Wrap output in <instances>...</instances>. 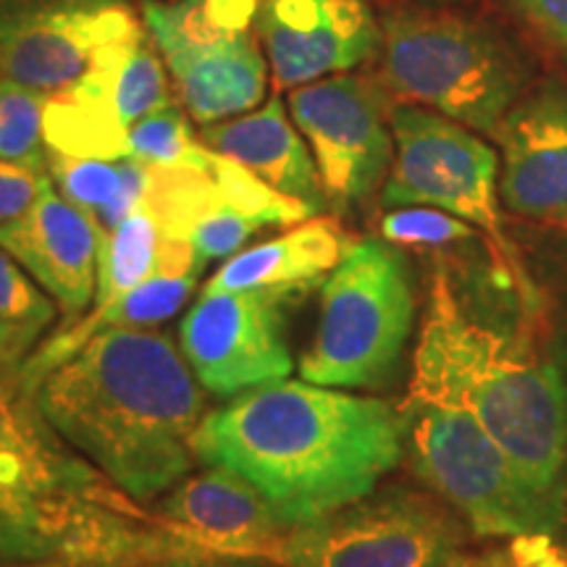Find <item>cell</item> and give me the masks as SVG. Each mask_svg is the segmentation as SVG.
Wrapping results in <instances>:
<instances>
[{
	"instance_id": "18",
	"label": "cell",
	"mask_w": 567,
	"mask_h": 567,
	"mask_svg": "<svg viewBox=\"0 0 567 567\" xmlns=\"http://www.w3.org/2000/svg\"><path fill=\"white\" fill-rule=\"evenodd\" d=\"M200 140L210 151L229 155L284 197L326 208V195L313 153L300 130L287 118L281 97H268L258 111L203 126Z\"/></svg>"
},
{
	"instance_id": "11",
	"label": "cell",
	"mask_w": 567,
	"mask_h": 567,
	"mask_svg": "<svg viewBox=\"0 0 567 567\" xmlns=\"http://www.w3.org/2000/svg\"><path fill=\"white\" fill-rule=\"evenodd\" d=\"M292 295L245 289L203 292L182 318V352L197 381L218 396L281 381L295 360L287 342V302Z\"/></svg>"
},
{
	"instance_id": "16",
	"label": "cell",
	"mask_w": 567,
	"mask_h": 567,
	"mask_svg": "<svg viewBox=\"0 0 567 567\" xmlns=\"http://www.w3.org/2000/svg\"><path fill=\"white\" fill-rule=\"evenodd\" d=\"M103 231L53 184L24 216L0 226V247L53 297L71 321L90 310L97 284Z\"/></svg>"
},
{
	"instance_id": "5",
	"label": "cell",
	"mask_w": 567,
	"mask_h": 567,
	"mask_svg": "<svg viewBox=\"0 0 567 567\" xmlns=\"http://www.w3.org/2000/svg\"><path fill=\"white\" fill-rule=\"evenodd\" d=\"M381 76L400 101L494 137L520 101L528 71L484 24L446 13L394 11L381 21Z\"/></svg>"
},
{
	"instance_id": "14",
	"label": "cell",
	"mask_w": 567,
	"mask_h": 567,
	"mask_svg": "<svg viewBox=\"0 0 567 567\" xmlns=\"http://www.w3.org/2000/svg\"><path fill=\"white\" fill-rule=\"evenodd\" d=\"M155 513L176 534L221 563L268 559L281 565L284 542L292 530L250 481L218 465L182 478Z\"/></svg>"
},
{
	"instance_id": "19",
	"label": "cell",
	"mask_w": 567,
	"mask_h": 567,
	"mask_svg": "<svg viewBox=\"0 0 567 567\" xmlns=\"http://www.w3.org/2000/svg\"><path fill=\"white\" fill-rule=\"evenodd\" d=\"M182 109L208 126L258 109L268 90V63L252 30L216 45L163 55Z\"/></svg>"
},
{
	"instance_id": "35",
	"label": "cell",
	"mask_w": 567,
	"mask_h": 567,
	"mask_svg": "<svg viewBox=\"0 0 567 567\" xmlns=\"http://www.w3.org/2000/svg\"><path fill=\"white\" fill-rule=\"evenodd\" d=\"M547 567H567V557L563 555V557H559V559H555V563H551V565H547Z\"/></svg>"
},
{
	"instance_id": "1",
	"label": "cell",
	"mask_w": 567,
	"mask_h": 567,
	"mask_svg": "<svg viewBox=\"0 0 567 567\" xmlns=\"http://www.w3.org/2000/svg\"><path fill=\"white\" fill-rule=\"evenodd\" d=\"M193 446L295 528L375 492L405 457V417L379 396L281 379L205 413Z\"/></svg>"
},
{
	"instance_id": "26",
	"label": "cell",
	"mask_w": 567,
	"mask_h": 567,
	"mask_svg": "<svg viewBox=\"0 0 567 567\" xmlns=\"http://www.w3.org/2000/svg\"><path fill=\"white\" fill-rule=\"evenodd\" d=\"M130 147L132 158L153 163V166L203 168L210 155V147L195 137L189 118L174 103L132 124Z\"/></svg>"
},
{
	"instance_id": "24",
	"label": "cell",
	"mask_w": 567,
	"mask_h": 567,
	"mask_svg": "<svg viewBox=\"0 0 567 567\" xmlns=\"http://www.w3.org/2000/svg\"><path fill=\"white\" fill-rule=\"evenodd\" d=\"M53 318V297L0 247V326L9 337V365L19 368Z\"/></svg>"
},
{
	"instance_id": "13",
	"label": "cell",
	"mask_w": 567,
	"mask_h": 567,
	"mask_svg": "<svg viewBox=\"0 0 567 567\" xmlns=\"http://www.w3.org/2000/svg\"><path fill=\"white\" fill-rule=\"evenodd\" d=\"M255 27L276 90L347 74L381 51L368 0H260Z\"/></svg>"
},
{
	"instance_id": "22",
	"label": "cell",
	"mask_w": 567,
	"mask_h": 567,
	"mask_svg": "<svg viewBox=\"0 0 567 567\" xmlns=\"http://www.w3.org/2000/svg\"><path fill=\"white\" fill-rule=\"evenodd\" d=\"M130 130L116 111L97 101L80 82L48 95L42 116L48 153L95 161L132 158Z\"/></svg>"
},
{
	"instance_id": "6",
	"label": "cell",
	"mask_w": 567,
	"mask_h": 567,
	"mask_svg": "<svg viewBox=\"0 0 567 567\" xmlns=\"http://www.w3.org/2000/svg\"><path fill=\"white\" fill-rule=\"evenodd\" d=\"M400 408L415 476L463 517L473 536L509 542L559 534L567 505L538 492L465 410L408 396Z\"/></svg>"
},
{
	"instance_id": "20",
	"label": "cell",
	"mask_w": 567,
	"mask_h": 567,
	"mask_svg": "<svg viewBox=\"0 0 567 567\" xmlns=\"http://www.w3.org/2000/svg\"><path fill=\"white\" fill-rule=\"evenodd\" d=\"M195 284L197 274L153 271L103 313L82 316L76 321L61 326L48 342H42L38 350L21 360L17 368L19 381L32 394L53 368L66 363L71 354L80 352L103 329H113V326H118V329H153V326L168 321V318L179 313L189 295L195 292Z\"/></svg>"
},
{
	"instance_id": "2",
	"label": "cell",
	"mask_w": 567,
	"mask_h": 567,
	"mask_svg": "<svg viewBox=\"0 0 567 567\" xmlns=\"http://www.w3.org/2000/svg\"><path fill=\"white\" fill-rule=\"evenodd\" d=\"M213 567L208 551L122 492L0 363V565Z\"/></svg>"
},
{
	"instance_id": "34",
	"label": "cell",
	"mask_w": 567,
	"mask_h": 567,
	"mask_svg": "<svg viewBox=\"0 0 567 567\" xmlns=\"http://www.w3.org/2000/svg\"><path fill=\"white\" fill-rule=\"evenodd\" d=\"M213 567H260V565H247V563H221V565H213Z\"/></svg>"
},
{
	"instance_id": "30",
	"label": "cell",
	"mask_w": 567,
	"mask_h": 567,
	"mask_svg": "<svg viewBox=\"0 0 567 567\" xmlns=\"http://www.w3.org/2000/svg\"><path fill=\"white\" fill-rule=\"evenodd\" d=\"M528 24L567 59V0H513Z\"/></svg>"
},
{
	"instance_id": "7",
	"label": "cell",
	"mask_w": 567,
	"mask_h": 567,
	"mask_svg": "<svg viewBox=\"0 0 567 567\" xmlns=\"http://www.w3.org/2000/svg\"><path fill=\"white\" fill-rule=\"evenodd\" d=\"M415 326L408 264L384 239L352 243L321 284L318 323L300 358L302 381L379 389L400 371Z\"/></svg>"
},
{
	"instance_id": "8",
	"label": "cell",
	"mask_w": 567,
	"mask_h": 567,
	"mask_svg": "<svg viewBox=\"0 0 567 567\" xmlns=\"http://www.w3.org/2000/svg\"><path fill=\"white\" fill-rule=\"evenodd\" d=\"M392 134L394 161L381 187V205L386 210L425 205L473 224L486 237L496 268L528 308H536V284L505 231L494 147L467 126L410 103L392 109Z\"/></svg>"
},
{
	"instance_id": "27",
	"label": "cell",
	"mask_w": 567,
	"mask_h": 567,
	"mask_svg": "<svg viewBox=\"0 0 567 567\" xmlns=\"http://www.w3.org/2000/svg\"><path fill=\"white\" fill-rule=\"evenodd\" d=\"M381 237L394 247H421V250H439L460 243H473L481 231L463 218L425 205H408V208H389L381 218Z\"/></svg>"
},
{
	"instance_id": "4",
	"label": "cell",
	"mask_w": 567,
	"mask_h": 567,
	"mask_svg": "<svg viewBox=\"0 0 567 567\" xmlns=\"http://www.w3.org/2000/svg\"><path fill=\"white\" fill-rule=\"evenodd\" d=\"M408 400L465 410L538 492L567 505V381L523 337L465 308L452 276H431Z\"/></svg>"
},
{
	"instance_id": "23",
	"label": "cell",
	"mask_w": 567,
	"mask_h": 567,
	"mask_svg": "<svg viewBox=\"0 0 567 567\" xmlns=\"http://www.w3.org/2000/svg\"><path fill=\"white\" fill-rule=\"evenodd\" d=\"M260 0H142V27L163 55L250 32Z\"/></svg>"
},
{
	"instance_id": "3",
	"label": "cell",
	"mask_w": 567,
	"mask_h": 567,
	"mask_svg": "<svg viewBox=\"0 0 567 567\" xmlns=\"http://www.w3.org/2000/svg\"><path fill=\"white\" fill-rule=\"evenodd\" d=\"M32 394L48 423L142 505L193 471L205 396L161 331L103 329Z\"/></svg>"
},
{
	"instance_id": "31",
	"label": "cell",
	"mask_w": 567,
	"mask_h": 567,
	"mask_svg": "<svg viewBox=\"0 0 567 567\" xmlns=\"http://www.w3.org/2000/svg\"><path fill=\"white\" fill-rule=\"evenodd\" d=\"M0 567H71V565L55 563V559H51V563H9V565H0Z\"/></svg>"
},
{
	"instance_id": "33",
	"label": "cell",
	"mask_w": 567,
	"mask_h": 567,
	"mask_svg": "<svg viewBox=\"0 0 567 567\" xmlns=\"http://www.w3.org/2000/svg\"><path fill=\"white\" fill-rule=\"evenodd\" d=\"M92 3H97V6H122V3H126V0H92Z\"/></svg>"
},
{
	"instance_id": "10",
	"label": "cell",
	"mask_w": 567,
	"mask_h": 567,
	"mask_svg": "<svg viewBox=\"0 0 567 567\" xmlns=\"http://www.w3.org/2000/svg\"><path fill=\"white\" fill-rule=\"evenodd\" d=\"M289 113L316 158L326 205L339 213L363 205L394 161L384 87L360 74L326 76L289 92Z\"/></svg>"
},
{
	"instance_id": "17",
	"label": "cell",
	"mask_w": 567,
	"mask_h": 567,
	"mask_svg": "<svg viewBox=\"0 0 567 567\" xmlns=\"http://www.w3.org/2000/svg\"><path fill=\"white\" fill-rule=\"evenodd\" d=\"M352 247L350 234L331 216H310L276 239L245 247L205 281L203 292L266 289L302 297L321 287Z\"/></svg>"
},
{
	"instance_id": "9",
	"label": "cell",
	"mask_w": 567,
	"mask_h": 567,
	"mask_svg": "<svg viewBox=\"0 0 567 567\" xmlns=\"http://www.w3.org/2000/svg\"><path fill=\"white\" fill-rule=\"evenodd\" d=\"M467 536L463 517L434 492L389 486L295 526L281 567H444Z\"/></svg>"
},
{
	"instance_id": "25",
	"label": "cell",
	"mask_w": 567,
	"mask_h": 567,
	"mask_svg": "<svg viewBox=\"0 0 567 567\" xmlns=\"http://www.w3.org/2000/svg\"><path fill=\"white\" fill-rule=\"evenodd\" d=\"M48 92L32 90L0 74V158L48 168L45 116Z\"/></svg>"
},
{
	"instance_id": "12",
	"label": "cell",
	"mask_w": 567,
	"mask_h": 567,
	"mask_svg": "<svg viewBox=\"0 0 567 567\" xmlns=\"http://www.w3.org/2000/svg\"><path fill=\"white\" fill-rule=\"evenodd\" d=\"M140 32L124 3L0 0V74L51 95L80 82L105 48Z\"/></svg>"
},
{
	"instance_id": "21",
	"label": "cell",
	"mask_w": 567,
	"mask_h": 567,
	"mask_svg": "<svg viewBox=\"0 0 567 567\" xmlns=\"http://www.w3.org/2000/svg\"><path fill=\"white\" fill-rule=\"evenodd\" d=\"M48 174L69 203L95 218L103 234L116 229L145 200L147 163L137 158L95 161L48 153Z\"/></svg>"
},
{
	"instance_id": "28",
	"label": "cell",
	"mask_w": 567,
	"mask_h": 567,
	"mask_svg": "<svg viewBox=\"0 0 567 567\" xmlns=\"http://www.w3.org/2000/svg\"><path fill=\"white\" fill-rule=\"evenodd\" d=\"M563 551L555 547L551 536H528L509 538L505 547L486 551H460L444 567H547Z\"/></svg>"
},
{
	"instance_id": "29",
	"label": "cell",
	"mask_w": 567,
	"mask_h": 567,
	"mask_svg": "<svg viewBox=\"0 0 567 567\" xmlns=\"http://www.w3.org/2000/svg\"><path fill=\"white\" fill-rule=\"evenodd\" d=\"M51 184L45 166L0 158V226L24 216Z\"/></svg>"
},
{
	"instance_id": "32",
	"label": "cell",
	"mask_w": 567,
	"mask_h": 567,
	"mask_svg": "<svg viewBox=\"0 0 567 567\" xmlns=\"http://www.w3.org/2000/svg\"><path fill=\"white\" fill-rule=\"evenodd\" d=\"M0 363L9 365V337H6L3 326H0Z\"/></svg>"
},
{
	"instance_id": "15",
	"label": "cell",
	"mask_w": 567,
	"mask_h": 567,
	"mask_svg": "<svg viewBox=\"0 0 567 567\" xmlns=\"http://www.w3.org/2000/svg\"><path fill=\"white\" fill-rule=\"evenodd\" d=\"M499 197L517 216L567 231V84L520 97L499 132Z\"/></svg>"
}]
</instances>
